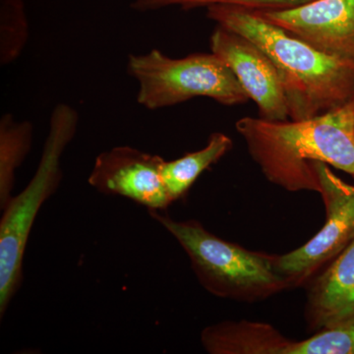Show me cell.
Segmentation results:
<instances>
[{
  "mask_svg": "<svg viewBox=\"0 0 354 354\" xmlns=\"http://www.w3.org/2000/svg\"><path fill=\"white\" fill-rule=\"evenodd\" d=\"M32 127L29 121L17 122L6 113L0 121V207L12 198L15 171L31 149Z\"/></svg>",
  "mask_w": 354,
  "mask_h": 354,
  "instance_id": "obj_13",
  "label": "cell"
},
{
  "mask_svg": "<svg viewBox=\"0 0 354 354\" xmlns=\"http://www.w3.org/2000/svg\"><path fill=\"white\" fill-rule=\"evenodd\" d=\"M235 129L266 179L288 192L320 194L316 162L354 176V101L305 120L246 116Z\"/></svg>",
  "mask_w": 354,
  "mask_h": 354,
  "instance_id": "obj_1",
  "label": "cell"
},
{
  "mask_svg": "<svg viewBox=\"0 0 354 354\" xmlns=\"http://www.w3.org/2000/svg\"><path fill=\"white\" fill-rule=\"evenodd\" d=\"M308 1L311 0H135L131 6L137 11L158 10L169 6H180L184 10H190L221 4L245 7L254 10H270L290 8Z\"/></svg>",
  "mask_w": 354,
  "mask_h": 354,
  "instance_id": "obj_15",
  "label": "cell"
},
{
  "mask_svg": "<svg viewBox=\"0 0 354 354\" xmlns=\"http://www.w3.org/2000/svg\"><path fill=\"white\" fill-rule=\"evenodd\" d=\"M149 214L180 244L200 285L211 295L254 304L290 288L277 270V255L221 239L196 220L174 221L157 209Z\"/></svg>",
  "mask_w": 354,
  "mask_h": 354,
  "instance_id": "obj_3",
  "label": "cell"
},
{
  "mask_svg": "<svg viewBox=\"0 0 354 354\" xmlns=\"http://www.w3.org/2000/svg\"><path fill=\"white\" fill-rule=\"evenodd\" d=\"M207 9L216 25L248 39L272 60L290 120H309L354 101V62L315 50L254 9L221 4Z\"/></svg>",
  "mask_w": 354,
  "mask_h": 354,
  "instance_id": "obj_2",
  "label": "cell"
},
{
  "mask_svg": "<svg viewBox=\"0 0 354 354\" xmlns=\"http://www.w3.org/2000/svg\"><path fill=\"white\" fill-rule=\"evenodd\" d=\"M212 53L227 64L258 106L263 120H290L285 91L276 66L248 39L218 26L209 39Z\"/></svg>",
  "mask_w": 354,
  "mask_h": 354,
  "instance_id": "obj_9",
  "label": "cell"
},
{
  "mask_svg": "<svg viewBox=\"0 0 354 354\" xmlns=\"http://www.w3.org/2000/svg\"><path fill=\"white\" fill-rule=\"evenodd\" d=\"M165 160L128 146L100 153L88 181L106 195L128 198L148 209H165L171 204L162 177Z\"/></svg>",
  "mask_w": 354,
  "mask_h": 354,
  "instance_id": "obj_8",
  "label": "cell"
},
{
  "mask_svg": "<svg viewBox=\"0 0 354 354\" xmlns=\"http://www.w3.org/2000/svg\"><path fill=\"white\" fill-rule=\"evenodd\" d=\"M290 354H354V325L319 330L293 341Z\"/></svg>",
  "mask_w": 354,
  "mask_h": 354,
  "instance_id": "obj_16",
  "label": "cell"
},
{
  "mask_svg": "<svg viewBox=\"0 0 354 354\" xmlns=\"http://www.w3.org/2000/svg\"><path fill=\"white\" fill-rule=\"evenodd\" d=\"M201 344L209 354H290L293 339L270 324L223 321L202 330Z\"/></svg>",
  "mask_w": 354,
  "mask_h": 354,
  "instance_id": "obj_11",
  "label": "cell"
},
{
  "mask_svg": "<svg viewBox=\"0 0 354 354\" xmlns=\"http://www.w3.org/2000/svg\"><path fill=\"white\" fill-rule=\"evenodd\" d=\"M78 125V113L68 104L53 109L50 132L38 169L20 194L11 198L2 209L0 221V314L19 290L23 259L30 234L39 209L57 189L62 179L60 160L73 139Z\"/></svg>",
  "mask_w": 354,
  "mask_h": 354,
  "instance_id": "obj_4",
  "label": "cell"
},
{
  "mask_svg": "<svg viewBox=\"0 0 354 354\" xmlns=\"http://www.w3.org/2000/svg\"><path fill=\"white\" fill-rule=\"evenodd\" d=\"M234 147V142L221 132L209 135L207 145L196 152L167 162L162 167V181L171 202L185 196L203 172L216 164Z\"/></svg>",
  "mask_w": 354,
  "mask_h": 354,
  "instance_id": "obj_12",
  "label": "cell"
},
{
  "mask_svg": "<svg viewBox=\"0 0 354 354\" xmlns=\"http://www.w3.org/2000/svg\"><path fill=\"white\" fill-rule=\"evenodd\" d=\"M307 285L310 332L354 325V239Z\"/></svg>",
  "mask_w": 354,
  "mask_h": 354,
  "instance_id": "obj_10",
  "label": "cell"
},
{
  "mask_svg": "<svg viewBox=\"0 0 354 354\" xmlns=\"http://www.w3.org/2000/svg\"><path fill=\"white\" fill-rule=\"evenodd\" d=\"M314 169L325 204L326 221L304 245L277 255V270L290 288L307 285L354 239V186L335 176L325 162H316Z\"/></svg>",
  "mask_w": 354,
  "mask_h": 354,
  "instance_id": "obj_6",
  "label": "cell"
},
{
  "mask_svg": "<svg viewBox=\"0 0 354 354\" xmlns=\"http://www.w3.org/2000/svg\"><path fill=\"white\" fill-rule=\"evenodd\" d=\"M257 11L315 50L354 62V0H311L290 8Z\"/></svg>",
  "mask_w": 354,
  "mask_h": 354,
  "instance_id": "obj_7",
  "label": "cell"
},
{
  "mask_svg": "<svg viewBox=\"0 0 354 354\" xmlns=\"http://www.w3.org/2000/svg\"><path fill=\"white\" fill-rule=\"evenodd\" d=\"M29 39V22L23 0H0V64L15 62Z\"/></svg>",
  "mask_w": 354,
  "mask_h": 354,
  "instance_id": "obj_14",
  "label": "cell"
},
{
  "mask_svg": "<svg viewBox=\"0 0 354 354\" xmlns=\"http://www.w3.org/2000/svg\"><path fill=\"white\" fill-rule=\"evenodd\" d=\"M127 70L138 82L137 102L152 111L198 97L230 106L250 100L232 69L213 53L172 58L152 50L129 55Z\"/></svg>",
  "mask_w": 354,
  "mask_h": 354,
  "instance_id": "obj_5",
  "label": "cell"
}]
</instances>
